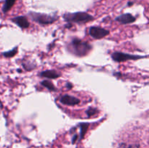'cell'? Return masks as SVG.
<instances>
[{
	"label": "cell",
	"instance_id": "1",
	"mask_svg": "<svg viewBox=\"0 0 149 148\" xmlns=\"http://www.w3.org/2000/svg\"><path fill=\"white\" fill-rule=\"evenodd\" d=\"M92 49L93 46L90 44L77 38L73 39L68 46V49L70 52H71L75 56L80 57L88 55Z\"/></svg>",
	"mask_w": 149,
	"mask_h": 148
},
{
	"label": "cell",
	"instance_id": "2",
	"mask_svg": "<svg viewBox=\"0 0 149 148\" xmlns=\"http://www.w3.org/2000/svg\"><path fill=\"white\" fill-rule=\"evenodd\" d=\"M64 20L68 23H78L83 24L95 20L93 15L85 12H77L74 13H65L63 15Z\"/></svg>",
	"mask_w": 149,
	"mask_h": 148
},
{
	"label": "cell",
	"instance_id": "3",
	"mask_svg": "<svg viewBox=\"0 0 149 148\" xmlns=\"http://www.w3.org/2000/svg\"><path fill=\"white\" fill-rule=\"evenodd\" d=\"M29 15L30 16V17L33 21L40 25H43V26L52 24L58 19V17H56L55 15L35 12H30L29 13Z\"/></svg>",
	"mask_w": 149,
	"mask_h": 148
},
{
	"label": "cell",
	"instance_id": "4",
	"mask_svg": "<svg viewBox=\"0 0 149 148\" xmlns=\"http://www.w3.org/2000/svg\"><path fill=\"white\" fill-rule=\"evenodd\" d=\"M146 56L131 55V54L124 53L121 52H114L111 55L112 59L116 62H122L128 60H137V59H143Z\"/></svg>",
	"mask_w": 149,
	"mask_h": 148
},
{
	"label": "cell",
	"instance_id": "5",
	"mask_svg": "<svg viewBox=\"0 0 149 148\" xmlns=\"http://www.w3.org/2000/svg\"><path fill=\"white\" fill-rule=\"evenodd\" d=\"M109 33L110 31L109 30L98 26H92L89 28V34L95 39H101L109 36Z\"/></svg>",
	"mask_w": 149,
	"mask_h": 148
},
{
	"label": "cell",
	"instance_id": "6",
	"mask_svg": "<svg viewBox=\"0 0 149 148\" xmlns=\"http://www.w3.org/2000/svg\"><path fill=\"white\" fill-rule=\"evenodd\" d=\"M60 102L62 104L68 106H74L77 105V104H79L80 103L79 99L75 97H73V96L68 95V94L63 95L61 97V99H60Z\"/></svg>",
	"mask_w": 149,
	"mask_h": 148
},
{
	"label": "cell",
	"instance_id": "7",
	"mask_svg": "<svg viewBox=\"0 0 149 148\" xmlns=\"http://www.w3.org/2000/svg\"><path fill=\"white\" fill-rule=\"evenodd\" d=\"M115 20L121 24H130L136 20V17L130 13H125L116 17Z\"/></svg>",
	"mask_w": 149,
	"mask_h": 148
},
{
	"label": "cell",
	"instance_id": "8",
	"mask_svg": "<svg viewBox=\"0 0 149 148\" xmlns=\"http://www.w3.org/2000/svg\"><path fill=\"white\" fill-rule=\"evenodd\" d=\"M12 22L22 29H26L30 26V23L26 16H17L12 19Z\"/></svg>",
	"mask_w": 149,
	"mask_h": 148
},
{
	"label": "cell",
	"instance_id": "9",
	"mask_svg": "<svg viewBox=\"0 0 149 148\" xmlns=\"http://www.w3.org/2000/svg\"><path fill=\"white\" fill-rule=\"evenodd\" d=\"M39 75L41 77L48 78V79H56L61 76V74L57 72L56 71L54 70H47V71H42L39 73Z\"/></svg>",
	"mask_w": 149,
	"mask_h": 148
},
{
	"label": "cell",
	"instance_id": "10",
	"mask_svg": "<svg viewBox=\"0 0 149 148\" xmlns=\"http://www.w3.org/2000/svg\"><path fill=\"white\" fill-rule=\"evenodd\" d=\"M89 126H90V123H81L79 124L80 127V133H79V139L81 140V139H84V136H85L86 133L87 132V130L89 129Z\"/></svg>",
	"mask_w": 149,
	"mask_h": 148
},
{
	"label": "cell",
	"instance_id": "11",
	"mask_svg": "<svg viewBox=\"0 0 149 148\" xmlns=\"http://www.w3.org/2000/svg\"><path fill=\"white\" fill-rule=\"evenodd\" d=\"M16 0H5L4 3V5L2 7V12L4 13H7V12L11 10L12 7L15 3Z\"/></svg>",
	"mask_w": 149,
	"mask_h": 148
},
{
	"label": "cell",
	"instance_id": "12",
	"mask_svg": "<svg viewBox=\"0 0 149 148\" xmlns=\"http://www.w3.org/2000/svg\"><path fill=\"white\" fill-rule=\"evenodd\" d=\"M41 84L44 87H45L46 89H47L49 91H56V88H55V85L53 84V83L52 81H49V80H44L41 82Z\"/></svg>",
	"mask_w": 149,
	"mask_h": 148
},
{
	"label": "cell",
	"instance_id": "13",
	"mask_svg": "<svg viewBox=\"0 0 149 148\" xmlns=\"http://www.w3.org/2000/svg\"><path fill=\"white\" fill-rule=\"evenodd\" d=\"M17 53V46H16V47H15L14 49H12V50L4 52V53L2 54V55L4 57L9 58V57H14Z\"/></svg>",
	"mask_w": 149,
	"mask_h": 148
},
{
	"label": "cell",
	"instance_id": "14",
	"mask_svg": "<svg viewBox=\"0 0 149 148\" xmlns=\"http://www.w3.org/2000/svg\"><path fill=\"white\" fill-rule=\"evenodd\" d=\"M98 113V110L96 108H93V107H90L86 110V114H87V117H90V116L95 115Z\"/></svg>",
	"mask_w": 149,
	"mask_h": 148
},
{
	"label": "cell",
	"instance_id": "15",
	"mask_svg": "<svg viewBox=\"0 0 149 148\" xmlns=\"http://www.w3.org/2000/svg\"><path fill=\"white\" fill-rule=\"evenodd\" d=\"M122 148H140L139 145H125V144H122L121 145Z\"/></svg>",
	"mask_w": 149,
	"mask_h": 148
},
{
	"label": "cell",
	"instance_id": "16",
	"mask_svg": "<svg viewBox=\"0 0 149 148\" xmlns=\"http://www.w3.org/2000/svg\"><path fill=\"white\" fill-rule=\"evenodd\" d=\"M78 139H79V135L74 134V136H73V138H72V144H75Z\"/></svg>",
	"mask_w": 149,
	"mask_h": 148
},
{
	"label": "cell",
	"instance_id": "17",
	"mask_svg": "<svg viewBox=\"0 0 149 148\" xmlns=\"http://www.w3.org/2000/svg\"><path fill=\"white\" fill-rule=\"evenodd\" d=\"M67 87H68L69 89H71V88H72V84H70V83H69V84H67Z\"/></svg>",
	"mask_w": 149,
	"mask_h": 148
},
{
	"label": "cell",
	"instance_id": "18",
	"mask_svg": "<svg viewBox=\"0 0 149 148\" xmlns=\"http://www.w3.org/2000/svg\"><path fill=\"white\" fill-rule=\"evenodd\" d=\"M129 5H132V3H131V2H129Z\"/></svg>",
	"mask_w": 149,
	"mask_h": 148
}]
</instances>
